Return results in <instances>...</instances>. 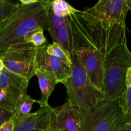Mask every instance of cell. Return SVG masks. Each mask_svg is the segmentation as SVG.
Listing matches in <instances>:
<instances>
[{
    "label": "cell",
    "mask_w": 131,
    "mask_h": 131,
    "mask_svg": "<svg viewBox=\"0 0 131 131\" xmlns=\"http://www.w3.org/2000/svg\"><path fill=\"white\" fill-rule=\"evenodd\" d=\"M74 49L88 48L105 55L126 40V26L97 19L84 9L69 17Z\"/></svg>",
    "instance_id": "1"
},
{
    "label": "cell",
    "mask_w": 131,
    "mask_h": 131,
    "mask_svg": "<svg viewBox=\"0 0 131 131\" xmlns=\"http://www.w3.org/2000/svg\"><path fill=\"white\" fill-rule=\"evenodd\" d=\"M50 0H38L32 5H19L0 23V53L11 46L24 42V38L38 28L46 29Z\"/></svg>",
    "instance_id": "2"
},
{
    "label": "cell",
    "mask_w": 131,
    "mask_h": 131,
    "mask_svg": "<svg viewBox=\"0 0 131 131\" xmlns=\"http://www.w3.org/2000/svg\"><path fill=\"white\" fill-rule=\"evenodd\" d=\"M131 66V52L127 40L104 55L103 93L110 101L117 100L126 90V74Z\"/></svg>",
    "instance_id": "3"
},
{
    "label": "cell",
    "mask_w": 131,
    "mask_h": 131,
    "mask_svg": "<svg viewBox=\"0 0 131 131\" xmlns=\"http://www.w3.org/2000/svg\"><path fill=\"white\" fill-rule=\"evenodd\" d=\"M71 57V74L63 83L66 87L68 101L74 106L88 111L107 99L103 92L99 90L92 83L75 52Z\"/></svg>",
    "instance_id": "4"
},
{
    "label": "cell",
    "mask_w": 131,
    "mask_h": 131,
    "mask_svg": "<svg viewBox=\"0 0 131 131\" xmlns=\"http://www.w3.org/2000/svg\"><path fill=\"white\" fill-rule=\"evenodd\" d=\"M124 124L118 99H106L87 111L79 131H118Z\"/></svg>",
    "instance_id": "5"
},
{
    "label": "cell",
    "mask_w": 131,
    "mask_h": 131,
    "mask_svg": "<svg viewBox=\"0 0 131 131\" xmlns=\"http://www.w3.org/2000/svg\"><path fill=\"white\" fill-rule=\"evenodd\" d=\"M37 49L30 43H17L1 52L0 59L5 69L29 81L35 75Z\"/></svg>",
    "instance_id": "6"
},
{
    "label": "cell",
    "mask_w": 131,
    "mask_h": 131,
    "mask_svg": "<svg viewBox=\"0 0 131 131\" xmlns=\"http://www.w3.org/2000/svg\"><path fill=\"white\" fill-rule=\"evenodd\" d=\"M86 112L69 101L52 107L47 131H79Z\"/></svg>",
    "instance_id": "7"
},
{
    "label": "cell",
    "mask_w": 131,
    "mask_h": 131,
    "mask_svg": "<svg viewBox=\"0 0 131 131\" xmlns=\"http://www.w3.org/2000/svg\"><path fill=\"white\" fill-rule=\"evenodd\" d=\"M29 82L4 68L0 74V106L14 112L18 100L27 93Z\"/></svg>",
    "instance_id": "8"
},
{
    "label": "cell",
    "mask_w": 131,
    "mask_h": 131,
    "mask_svg": "<svg viewBox=\"0 0 131 131\" xmlns=\"http://www.w3.org/2000/svg\"><path fill=\"white\" fill-rule=\"evenodd\" d=\"M86 10L99 20L126 26V17L129 10L126 0H100Z\"/></svg>",
    "instance_id": "9"
},
{
    "label": "cell",
    "mask_w": 131,
    "mask_h": 131,
    "mask_svg": "<svg viewBox=\"0 0 131 131\" xmlns=\"http://www.w3.org/2000/svg\"><path fill=\"white\" fill-rule=\"evenodd\" d=\"M75 52L93 85L103 92L104 55L88 48L77 49Z\"/></svg>",
    "instance_id": "10"
},
{
    "label": "cell",
    "mask_w": 131,
    "mask_h": 131,
    "mask_svg": "<svg viewBox=\"0 0 131 131\" xmlns=\"http://www.w3.org/2000/svg\"><path fill=\"white\" fill-rule=\"evenodd\" d=\"M46 46L37 49L35 61V69L52 73L56 77L58 83L63 84L70 76L72 68L67 66L58 58L48 54L46 51Z\"/></svg>",
    "instance_id": "11"
},
{
    "label": "cell",
    "mask_w": 131,
    "mask_h": 131,
    "mask_svg": "<svg viewBox=\"0 0 131 131\" xmlns=\"http://www.w3.org/2000/svg\"><path fill=\"white\" fill-rule=\"evenodd\" d=\"M51 109L50 105L40 107L33 113L20 118L12 119L14 122L13 131H47Z\"/></svg>",
    "instance_id": "12"
},
{
    "label": "cell",
    "mask_w": 131,
    "mask_h": 131,
    "mask_svg": "<svg viewBox=\"0 0 131 131\" xmlns=\"http://www.w3.org/2000/svg\"><path fill=\"white\" fill-rule=\"evenodd\" d=\"M35 75L38 78V84L41 90V98L36 102L40 105V107L49 106L48 103L49 98L58 84V81L52 73L46 70L36 69Z\"/></svg>",
    "instance_id": "13"
},
{
    "label": "cell",
    "mask_w": 131,
    "mask_h": 131,
    "mask_svg": "<svg viewBox=\"0 0 131 131\" xmlns=\"http://www.w3.org/2000/svg\"><path fill=\"white\" fill-rule=\"evenodd\" d=\"M54 42L60 44L63 48L69 52L70 55H72L75 52L73 43L72 35L68 21L63 25L61 26L57 29L49 32Z\"/></svg>",
    "instance_id": "14"
},
{
    "label": "cell",
    "mask_w": 131,
    "mask_h": 131,
    "mask_svg": "<svg viewBox=\"0 0 131 131\" xmlns=\"http://www.w3.org/2000/svg\"><path fill=\"white\" fill-rule=\"evenodd\" d=\"M35 102H36V100L32 99L27 93L20 97L14 107L12 119L20 118L30 113Z\"/></svg>",
    "instance_id": "15"
},
{
    "label": "cell",
    "mask_w": 131,
    "mask_h": 131,
    "mask_svg": "<svg viewBox=\"0 0 131 131\" xmlns=\"http://www.w3.org/2000/svg\"><path fill=\"white\" fill-rule=\"evenodd\" d=\"M46 51L48 54L58 58L69 67H72V59L69 52L64 49L60 44L53 42L46 47Z\"/></svg>",
    "instance_id": "16"
},
{
    "label": "cell",
    "mask_w": 131,
    "mask_h": 131,
    "mask_svg": "<svg viewBox=\"0 0 131 131\" xmlns=\"http://www.w3.org/2000/svg\"><path fill=\"white\" fill-rule=\"evenodd\" d=\"M50 8L54 14L59 17H68L78 10L63 0L52 1Z\"/></svg>",
    "instance_id": "17"
},
{
    "label": "cell",
    "mask_w": 131,
    "mask_h": 131,
    "mask_svg": "<svg viewBox=\"0 0 131 131\" xmlns=\"http://www.w3.org/2000/svg\"><path fill=\"white\" fill-rule=\"evenodd\" d=\"M118 101L122 111L124 124L131 125V87L127 88Z\"/></svg>",
    "instance_id": "18"
},
{
    "label": "cell",
    "mask_w": 131,
    "mask_h": 131,
    "mask_svg": "<svg viewBox=\"0 0 131 131\" xmlns=\"http://www.w3.org/2000/svg\"><path fill=\"white\" fill-rule=\"evenodd\" d=\"M43 31V28H38L24 38V42L31 43L37 48L46 46L48 43Z\"/></svg>",
    "instance_id": "19"
},
{
    "label": "cell",
    "mask_w": 131,
    "mask_h": 131,
    "mask_svg": "<svg viewBox=\"0 0 131 131\" xmlns=\"http://www.w3.org/2000/svg\"><path fill=\"white\" fill-rule=\"evenodd\" d=\"M68 21V17H59L55 15L52 12V10L49 7L47 13V23H46V27L45 30L48 31L49 33L54 29H57L61 26Z\"/></svg>",
    "instance_id": "20"
},
{
    "label": "cell",
    "mask_w": 131,
    "mask_h": 131,
    "mask_svg": "<svg viewBox=\"0 0 131 131\" xmlns=\"http://www.w3.org/2000/svg\"><path fill=\"white\" fill-rule=\"evenodd\" d=\"M19 5L17 3L0 0V23L8 17Z\"/></svg>",
    "instance_id": "21"
},
{
    "label": "cell",
    "mask_w": 131,
    "mask_h": 131,
    "mask_svg": "<svg viewBox=\"0 0 131 131\" xmlns=\"http://www.w3.org/2000/svg\"><path fill=\"white\" fill-rule=\"evenodd\" d=\"M12 116V111L0 106V127L5 122L11 120Z\"/></svg>",
    "instance_id": "22"
},
{
    "label": "cell",
    "mask_w": 131,
    "mask_h": 131,
    "mask_svg": "<svg viewBox=\"0 0 131 131\" xmlns=\"http://www.w3.org/2000/svg\"><path fill=\"white\" fill-rule=\"evenodd\" d=\"M13 129H14V122L12 119L5 122L0 127V131H13Z\"/></svg>",
    "instance_id": "23"
},
{
    "label": "cell",
    "mask_w": 131,
    "mask_h": 131,
    "mask_svg": "<svg viewBox=\"0 0 131 131\" xmlns=\"http://www.w3.org/2000/svg\"><path fill=\"white\" fill-rule=\"evenodd\" d=\"M126 86L127 88L131 87V66L127 70L126 74Z\"/></svg>",
    "instance_id": "24"
},
{
    "label": "cell",
    "mask_w": 131,
    "mask_h": 131,
    "mask_svg": "<svg viewBox=\"0 0 131 131\" xmlns=\"http://www.w3.org/2000/svg\"><path fill=\"white\" fill-rule=\"evenodd\" d=\"M38 0H19L18 2L23 5H29L37 3Z\"/></svg>",
    "instance_id": "25"
},
{
    "label": "cell",
    "mask_w": 131,
    "mask_h": 131,
    "mask_svg": "<svg viewBox=\"0 0 131 131\" xmlns=\"http://www.w3.org/2000/svg\"><path fill=\"white\" fill-rule=\"evenodd\" d=\"M118 131H131V125L129 124H124Z\"/></svg>",
    "instance_id": "26"
},
{
    "label": "cell",
    "mask_w": 131,
    "mask_h": 131,
    "mask_svg": "<svg viewBox=\"0 0 131 131\" xmlns=\"http://www.w3.org/2000/svg\"><path fill=\"white\" fill-rule=\"evenodd\" d=\"M126 4L129 10L131 11V0H126Z\"/></svg>",
    "instance_id": "27"
},
{
    "label": "cell",
    "mask_w": 131,
    "mask_h": 131,
    "mask_svg": "<svg viewBox=\"0 0 131 131\" xmlns=\"http://www.w3.org/2000/svg\"><path fill=\"white\" fill-rule=\"evenodd\" d=\"M4 68H5V67H4L3 63L2 60L0 59V72H2V70H3Z\"/></svg>",
    "instance_id": "28"
},
{
    "label": "cell",
    "mask_w": 131,
    "mask_h": 131,
    "mask_svg": "<svg viewBox=\"0 0 131 131\" xmlns=\"http://www.w3.org/2000/svg\"><path fill=\"white\" fill-rule=\"evenodd\" d=\"M1 72H0V74H1Z\"/></svg>",
    "instance_id": "29"
}]
</instances>
